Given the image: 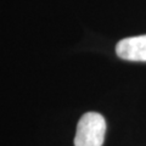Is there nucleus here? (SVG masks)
Segmentation results:
<instances>
[{"label": "nucleus", "mask_w": 146, "mask_h": 146, "mask_svg": "<svg viewBox=\"0 0 146 146\" xmlns=\"http://www.w3.org/2000/svg\"><path fill=\"white\" fill-rule=\"evenodd\" d=\"M106 134V121L98 112H88L77 125L74 146H102Z\"/></svg>", "instance_id": "f257e3e1"}, {"label": "nucleus", "mask_w": 146, "mask_h": 146, "mask_svg": "<svg viewBox=\"0 0 146 146\" xmlns=\"http://www.w3.org/2000/svg\"><path fill=\"white\" fill-rule=\"evenodd\" d=\"M116 54L122 60L146 62V34L122 39L116 45Z\"/></svg>", "instance_id": "f03ea898"}]
</instances>
